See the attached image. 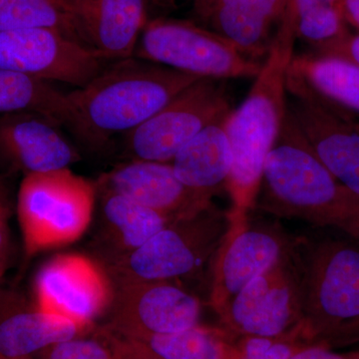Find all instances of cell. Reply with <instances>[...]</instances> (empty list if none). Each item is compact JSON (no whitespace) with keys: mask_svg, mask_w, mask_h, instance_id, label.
<instances>
[{"mask_svg":"<svg viewBox=\"0 0 359 359\" xmlns=\"http://www.w3.org/2000/svg\"><path fill=\"white\" fill-rule=\"evenodd\" d=\"M295 40L294 18L285 7L271 49L249 94L229 117L231 167L226 193L231 202V216L237 223H244L256 210L264 162L287 114V80L294 56Z\"/></svg>","mask_w":359,"mask_h":359,"instance_id":"6da1fadb","label":"cell"},{"mask_svg":"<svg viewBox=\"0 0 359 359\" xmlns=\"http://www.w3.org/2000/svg\"><path fill=\"white\" fill-rule=\"evenodd\" d=\"M199 79L136 57L113 61L85 86L68 93L67 128L85 145L102 148L140 126Z\"/></svg>","mask_w":359,"mask_h":359,"instance_id":"7a4b0ae2","label":"cell"},{"mask_svg":"<svg viewBox=\"0 0 359 359\" xmlns=\"http://www.w3.org/2000/svg\"><path fill=\"white\" fill-rule=\"evenodd\" d=\"M356 197L318 159L287 108L264 162L256 209L276 218L339 229L359 243Z\"/></svg>","mask_w":359,"mask_h":359,"instance_id":"3957f363","label":"cell"},{"mask_svg":"<svg viewBox=\"0 0 359 359\" xmlns=\"http://www.w3.org/2000/svg\"><path fill=\"white\" fill-rule=\"evenodd\" d=\"M299 276L301 339L323 344L359 320V243L342 238H292Z\"/></svg>","mask_w":359,"mask_h":359,"instance_id":"277c9868","label":"cell"},{"mask_svg":"<svg viewBox=\"0 0 359 359\" xmlns=\"http://www.w3.org/2000/svg\"><path fill=\"white\" fill-rule=\"evenodd\" d=\"M230 210L214 203L170 222L131 254L104 266L113 283L164 280L178 283L212 264L233 231Z\"/></svg>","mask_w":359,"mask_h":359,"instance_id":"5b68a950","label":"cell"},{"mask_svg":"<svg viewBox=\"0 0 359 359\" xmlns=\"http://www.w3.org/2000/svg\"><path fill=\"white\" fill-rule=\"evenodd\" d=\"M96 199L95 183L69 168L25 176L18 215L26 256L81 238L91 223Z\"/></svg>","mask_w":359,"mask_h":359,"instance_id":"8992f818","label":"cell"},{"mask_svg":"<svg viewBox=\"0 0 359 359\" xmlns=\"http://www.w3.org/2000/svg\"><path fill=\"white\" fill-rule=\"evenodd\" d=\"M133 57L215 80L255 78L263 65L195 21L164 18L148 20Z\"/></svg>","mask_w":359,"mask_h":359,"instance_id":"52a82bcc","label":"cell"},{"mask_svg":"<svg viewBox=\"0 0 359 359\" xmlns=\"http://www.w3.org/2000/svg\"><path fill=\"white\" fill-rule=\"evenodd\" d=\"M231 110L223 80L201 78L124 135L125 154L129 160L172 163L202 130Z\"/></svg>","mask_w":359,"mask_h":359,"instance_id":"ba28073f","label":"cell"},{"mask_svg":"<svg viewBox=\"0 0 359 359\" xmlns=\"http://www.w3.org/2000/svg\"><path fill=\"white\" fill-rule=\"evenodd\" d=\"M290 248L217 313L222 327L238 337H276L299 327L301 294Z\"/></svg>","mask_w":359,"mask_h":359,"instance_id":"9c48e42d","label":"cell"},{"mask_svg":"<svg viewBox=\"0 0 359 359\" xmlns=\"http://www.w3.org/2000/svg\"><path fill=\"white\" fill-rule=\"evenodd\" d=\"M287 108L313 152L342 186L359 195V122L351 111L287 74Z\"/></svg>","mask_w":359,"mask_h":359,"instance_id":"30bf717a","label":"cell"},{"mask_svg":"<svg viewBox=\"0 0 359 359\" xmlns=\"http://www.w3.org/2000/svg\"><path fill=\"white\" fill-rule=\"evenodd\" d=\"M105 60L91 47L55 28L0 32V68L77 88L102 70Z\"/></svg>","mask_w":359,"mask_h":359,"instance_id":"8fae6325","label":"cell"},{"mask_svg":"<svg viewBox=\"0 0 359 359\" xmlns=\"http://www.w3.org/2000/svg\"><path fill=\"white\" fill-rule=\"evenodd\" d=\"M110 320L104 327L122 337L168 334L199 325L202 302L178 283L117 282Z\"/></svg>","mask_w":359,"mask_h":359,"instance_id":"7c38bea8","label":"cell"},{"mask_svg":"<svg viewBox=\"0 0 359 359\" xmlns=\"http://www.w3.org/2000/svg\"><path fill=\"white\" fill-rule=\"evenodd\" d=\"M114 283L101 264L77 254L59 255L39 269L34 282L35 306L85 327L110 311Z\"/></svg>","mask_w":359,"mask_h":359,"instance_id":"4fadbf2b","label":"cell"},{"mask_svg":"<svg viewBox=\"0 0 359 359\" xmlns=\"http://www.w3.org/2000/svg\"><path fill=\"white\" fill-rule=\"evenodd\" d=\"M280 224L249 219L235 223L212 264L208 304L219 313L257 276L278 263L292 243Z\"/></svg>","mask_w":359,"mask_h":359,"instance_id":"5bb4252c","label":"cell"},{"mask_svg":"<svg viewBox=\"0 0 359 359\" xmlns=\"http://www.w3.org/2000/svg\"><path fill=\"white\" fill-rule=\"evenodd\" d=\"M80 160L78 150L48 118L33 113L0 116V164L27 175L65 169Z\"/></svg>","mask_w":359,"mask_h":359,"instance_id":"9a60e30c","label":"cell"},{"mask_svg":"<svg viewBox=\"0 0 359 359\" xmlns=\"http://www.w3.org/2000/svg\"><path fill=\"white\" fill-rule=\"evenodd\" d=\"M95 186L97 190L120 194L173 221L212 203L187 187L172 163L128 160L103 174Z\"/></svg>","mask_w":359,"mask_h":359,"instance_id":"2e32d148","label":"cell"},{"mask_svg":"<svg viewBox=\"0 0 359 359\" xmlns=\"http://www.w3.org/2000/svg\"><path fill=\"white\" fill-rule=\"evenodd\" d=\"M289 0H193L195 22L217 33L248 58L268 55Z\"/></svg>","mask_w":359,"mask_h":359,"instance_id":"e0dca14e","label":"cell"},{"mask_svg":"<svg viewBox=\"0 0 359 359\" xmlns=\"http://www.w3.org/2000/svg\"><path fill=\"white\" fill-rule=\"evenodd\" d=\"M78 39L107 61L133 57L147 25V0H82L72 15Z\"/></svg>","mask_w":359,"mask_h":359,"instance_id":"ac0fdd59","label":"cell"},{"mask_svg":"<svg viewBox=\"0 0 359 359\" xmlns=\"http://www.w3.org/2000/svg\"><path fill=\"white\" fill-rule=\"evenodd\" d=\"M97 198L101 224L95 247L103 266L139 249L173 221L120 194L97 190Z\"/></svg>","mask_w":359,"mask_h":359,"instance_id":"d6986e66","label":"cell"},{"mask_svg":"<svg viewBox=\"0 0 359 359\" xmlns=\"http://www.w3.org/2000/svg\"><path fill=\"white\" fill-rule=\"evenodd\" d=\"M231 111L208 125L172 161L177 177L208 200L226 193L231 167L228 136Z\"/></svg>","mask_w":359,"mask_h":359,"instance_id":"ffe728a7","label":"cell"},{"mask_svg":"<svg viewBox=\"0 0 359 359\" xmlns=\"http://www.w3.org/2000/svg\"><path fill=\"white\" fill-rule=\"evenodd\" d=\"M92 327L33 306L0 316V355L27 358L47 347L82 337Z\"/></svg>","mask_w":359,"mask_h":359,"instance_id":"44dd1931","label":"cell"},{"mask_svg":"<svg viewBox=\"0 0 359 359\" xmlns=\"http://www.w3.org/2000/svg\"><path fill=\"white\" fill-rule=\"evenodd\" d=\"M289 72L330 102L359 113L358 65L313 52L294 55Z\"/></svg>","mask_w":359,"mask_h":359,"instance_id":"7402d4cb","label":"cell"},{"mask_svg":"<svg viewBox=\"0 0 359 359\" xmlns=\"http://www.w3.org/2000/svg\"><path fill=\"white\" fill-rule=\"evenodd\" d=\"M33 113L48 118L60 127L70 119L68 93L52 82L0 68V114Z\"/></svg>","mask_w":359,"mask_h":359,"instance_id":"603a6c76","label":"cell"},{"mask_svg":"<svg viewBox=\"0 0 359 359\" xmlns=\"http://www.w3.org/2000/svg\"><path fill=\"white\" fill-rule=\"evenodd\" d=\"M128 339L140 342L162 359H224L236 337L222 327L199 323L174 334H139Z\"/></svg>","mask_w":359,"mask_h":359,"instance_id":"cb8c5ba5","label":"cell"},{"mask_svg":"<svg viewBox=\"0 0 359 359\" xmlns=\"http://www.w3.org/2000/svg\"><path fill=\"white\" fill-rule=\"evenodd\" d=\"M297 39L318 50L351 32L342 16L340 0H289Z\"/></svg>","mask_w":359,"mask_h":359,"instance_id":"d4e9b609","label":"cell"},{"mask_svg":"<svg viewBox=\"0 0 359 359\" xmlns=\"http://www.w3.org/2000/svg\"><path fill=\"white\" fill-rule=\"evenodd\" d=\"M33 27L55 28L80 41L72 18L52 0H0V32Z\"/></svg>","mask_w":359,"mask_h":359,"instance_id":"484cf974","label":"cell"},{"mask_svg":"<svg viewBox=\"0 0 359 359\" xmlns=\"http://www.w3.org/2000/svg\"><path fill=\"white\" fill-rule=\"evenodd\" d=\"M304 346L299 327L282 337H236L224 359H289Z\"/></svg>","mask_w":359,"mask_h":359,"instance_id":"4316f807","label":"cell"},{"mask_svg":"<svg viewBox=\"0 0 359 359\" xmlns=\"http://www.w3.org/2000/svg\"><path fill=\"white\" fill-rule=\"evenodd\" d=\"M39 359H115L109 346L95 334L58 342L39 353Z\"/></svg>","mask_w":359,"mask_h":359,"instance_id":"83f0119b","label":"cell"},{"mask_svg":"<svg viewBox=\"0 0 359 359\" xmlns=\"http://www.w3.org/2000/svg\"><path fill=\"white\" fill-rule=\"evenodd\" d=\"M95 334L109 346L115 359H162L136 340L110 332L104 327Z\"/></svg>","mask_w":359,"mask_h":359,"instance_id":"f1b7e54d","label":"cell"},{"mask_svg":"<svg viewBox=\"0 0 359 359\" xmlns=\"http://www.w3.org/2000/svg\"><path fill=\"white\" fill-rule=\"evenodd\" d=\"M314 52L325 55L337 56L359 65V33L348 32L341 39Z\"/></svg>","mask_w":359,"mask_h":359,"instance_id":"f546056e","label":"cell"},{"mask_svg":"<svg viewBox=\"0 0 359 359\" xmlns=\"http://www.w3.org/2000/svg\"><path fill=\"white\" fill-rule=\"evenodd\" d=\"M289 359H346L344 354H337L320 344H306L295 351Z\"/></svg>","mask_w":359,"mask_h":359,"instance_id":"4dcf8cb0","label":"cell"},{"mask_svg":"<svg viewBox=\"0 0 359 359\" xmlns=\"http://www.w3.org/2000/svg\"><path fill=\"white\" fill-rule=\"evenodd\" d=\"M359 342V320L341 328L327 340L325 347L346 346Z\"/></svg>","mask_w":359,"mask_h":359,"instance_id":"1f68e13d","label":"cell"},{"mask_svg":"<svg viewBox=\"0 0 359 359\" xmlns=\"http://www.w3.org/2000/svg\"><path fill=\"white\" fill-rule=\"evenodd\" d=\"M9 215L0 211V273L6 271L7 259L11 249V241H9V231L7 228V218Z\"/></svg>","mask_w":359,"mask_h":359,"instance_id":"d6a6232c","label":"cell"},{"mask_svg":"<svg viewBox=\"0 0 359 359\" xmlns=\"http://www.w3.org/2000/svg\"><path fill=\"white\" fill-rule=\"evenodd\" d=\"M340 8L346 25L359 33V0H340Z\"/></svg>","mask_w":359,"mask_h":359,"instance_id":"836d02e7","label":"cell"},{"mask_svg":"<svg viewBox=\"0 0 359 359\" xmlns=\"http://www.w3.org/2000/svg\"><path fill=\"white\" fill-rule=\"evenodd\" d=\"M65 13L69 14L72 18L73 13L76 11L82 0H52Z\"/></svg>","mask_w":359,"mask_h":359,"instance_id":"e575fe53","label":"cell"},{"mask_svg":"<svg viewBox=\"0 0 359 359\" xmlns=\"http://www.w3.org/2000/svg\"><path fill=\"white\" fill-rule=\"evenodd\" d=\"M0 211L11 214V199H9L8 191L6 184L0 178Z\"/></svg>","mask_w":359,"mask_h":359,"instance_id":"d590c367","label":"cell"},{"mask_svg":"<svg viewBox=\"0 0 359 359\" xmlns=\"http://www.w3.org/2000/svg\"><path fill=\"white\" fill-rule=\"evenodd\" d=\"M346 359H359V351L344 354Z\"/></svg>","mask_w":359,"mask_h":359,"instance_id":"8d00e7d4","label":"cell"},{"mask_svg":"<svg viewBox=\"0 0 359 359\" xmlns=\"http://www.w3.org/2000/svg\"><path fill=\"white\" fill-rule=\"evenodd\" d=\"M157 2H161V4H167L168 2L173 1V0H156Z\"/></svg>","mask_w":359,"mask_h":359,"instance_id":"74e56055","label":"cell"},{"mask_svg":"<svg viewBox=\"0 0 359 359\" xmlns=\"http://www.w3.org/2000/svg\"><path fill=\"white\" fill-rule=\"evenodd\" d=\"M0 359H32L30 356H27V358H6L4 356L0 355Z\"/></svg>","mask_w":359,"mask_h":359,"instance_id":"f35d334b","label":"cell"},{"mask_svg":"<svg viewBox=\"0 0 359 359\" xmlns=\"http://www.w3.org/2000/svg\"><path fill=\"white\" fill-rule=\"evenodd\" d=\"M356 207H358V212L359 217V195L358 194V197H356Z\"/></svg>","mask_w":359,"mask_h":359,"instance_id":"ab89813d","label":"cell"},{"mask_svg":"<svg viewBox=\"0 0 359 359\" xmlns=\"http://www.w3.org/2000/svg\"><path fill=\"white\" fill-rule=\"evenodd\" d=\"M2 275H4V273H0V280H1Z\"/></svg>","mask_w":359,"mask_h":359,"instance_id":"60d3db41","label":"cell"}]
</instances>
